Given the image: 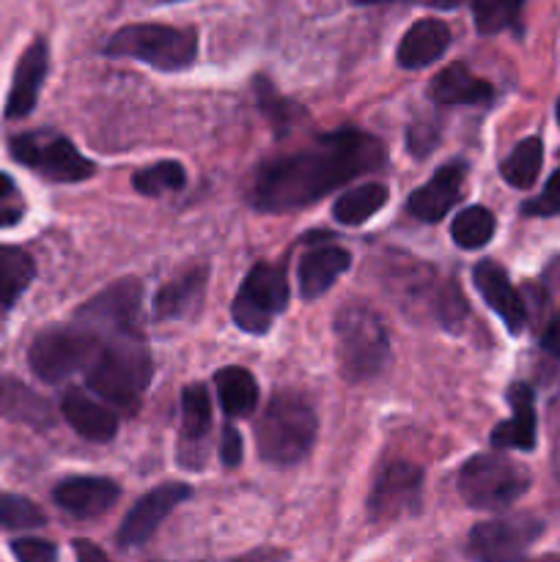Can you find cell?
I'll list each match as a JSON object with an SVG mask.
<instances>
[{
    "mask_svg": "<svg viewBox=\"0 0 560 562\" xmlns=\"http://www.w3.org/2000/svg\"><path fill=\"white\" fill-rule=\"evenodd\" d=\"M220 459H223L225 467H239L242 437L234 426L223 428V437H220Z\"/></svg>",
    "mask_w": 560,
    "mask_h": 562,
    "instance_id": "obj_37",
    "label": "cell"
},
{
    "mask_svg": "<svg viewBox=\"0 0 560 562\" xmlns=\"http://www.w3.org/2000/svg\"><path fill=\"white\" fill-rule=\"evenodd\" d=\"M212 428V401L203 384H187L181 393V459H195V470L203 464L201 445Z\"/></svg>",
    "mask_w": 560,
    "mask_h": 562,
    "instance_id": "obj_24",
    "label": "cell"
},
{
    "mask_svg": "<svg viewBox=\"0 0 560 562\" xmlns=\"http://www.w3.org/2000/svg\"><path fill=\"white\" fill-rule=\"evenodd\" d=\"M256 97H258V108H261V113L267 115L278 130H285V126H289V119H300L302 115L300 104L280 97V93L272 88V82L264 80V77H256Z\"/></svg>",
    "mask_w": 560,
    "mask_h": 562,
    "instance_id": "obj_34",
    "label": "cell"
},
{
    "mask_svg": "<svg viewBox=\"0 0 560 562\" xmlns=\"http://www.w3.org/2000/svg\"><path fill=\"white\" fill-rule=\"evenodd\" d=\"M522 9H525V0H472L475 31L483 33V36L519 31Z\"/></svg>",
    "mask_w": 560,
    "mask_h": 562,
    "instance_id": "obj_31",
    "label": "cell"
},
{
    "mask_svg": "<svg viewBox=\"0 0 560 562\" xmlns=\"http://www.w3.org/2000/svg\"><path fill=\"white\" fill-rule=\"evenodd\" d=\"M152 382V357L143 335H115L99 340V351L86 371V387L115 409L132 412L141 406Z\"/></svg>",
    "mask_w": 560,
    "mask_h": 562,
    "instance_id": "obj_2",
    "label": "cell"
},
{
    "mask_svg": "<svg viewBox=\"0 0 560 562\" xmlns=\"http://www.w3.org/2000/svg\"><path fill=\"white\" fill-rule=\"evenodd\" d=\"M214 387H217L220 406L228 417H247L256 412L258 404V384L250 371L239 366H228L217 371L214 376Z\"/></svg>",
    "mask_w": 560,
    "mask_h": 562,
    "instance_id": "obj_27",
    "label": "cell"
},
{
    "mask_svg": "<svg viewBox=\"0 0 560 562\" xmlns=\"http://www.w3.org/2000/svg\"><path fill=\"white\" fill-rule=\"evenodd\" d=\"M530 488V472L503 456H472L459 472V492L470 508L503 510Z\"/></svg>",
    "mask_w": 560,
    "mask_h": 562,
    "instance_id": "obj_6",
    "label": "cell"
},
{
    "mask_svg": "<svg viewBox=\"0 0 560 562\" xmlns=\"http://www.w3.org/2000/svg\"><path fill=\"white\" fill-rule=\"evenodd\" d=\"M104 55L141 60L159 71H184L198 58V31L159 22H135L119 27L104 42Z\"/></svg>",
    "mask_w": 560,
    "mask_h": 562,
    "instance_id": "obj_5",
    "label": "cell"
},
{
    "mask_svg": "<svg viewBox=\"0 0 560 562\" xmlns=\"http://www.w3.org/2000/svg\"><path fill=\"white\" fill-rule=\"evenodd\" d=\"M49 69V47L44 38H36L31 47L22 53L20 64L14 69V80H11L9 99H5V119H25L33 108H36L38 91L47 77Z\"/></svg>",
    "mask_w": 560,
    "mask_h": 562,
    "instance_id": "obj_16",
    "label": "cell"
},
{
    "mask_svg": "<svg viewBox=\"0 0 560 562\" xmlns=\"http://www.w3.org/2000/svg\"><path fill=\"white\" fill-rule=\"evenodd\" d=\"M450 27L443 20H417L406 27V33L401 36L399 49H395V60L404 69H426L434 60L443 58L450 47Z\"/></svg>",
    "mask_w": 560,
    "mask_h": 562,
    "instance_id": "obj_18",
    "label": "cell"
},
{
    "mask_svg": "<svg viewBox=\"0 0 560 562\" xmlns=\"http://www.w3.org/2000/svg\"><path fill=\"white\" fill-rule=\"evenodd\" d=\"M190 497L192 488L187 483H165V486H157L148 494H143L132 505L130 514L124 516V521H121L119 536H115L119 547H141V543H146L159 530L165 516L179 508L181 503H187Z\"/></svg>",
    "mask_w": 560,
    "mask_h": 562,
    "instance_id": "obj_13",
    "label": "cell"
},
{
    "mask_svg": "<svg viewBox=\"0 0 560 562\" xmlns=\"http://www.w3.org/2000/svg\"><path fill=\"white\" fill-rule=\"evenodd\" d=\"M472 280H475L478 294L483 296L489 307L503 318L511 335H519L527 324V307L519 291L511 283L508 272L500 267L497 261H481L472 269Z\"/></svg>",
    "mask_w": 560,
    "mask_h": 562,
    "instance_id": "obj_15",
    "label": "cell"
},
{
    "mask_svg": "<svg viewBox=\"0 0 560 562\" xmlns=\"http://www.w3.org/2000/svg\"><path fill=\"white\" fill-rule=\"evenodd\" d=\"M388 187L377 184V181L355 187L333 203V217L344 225H362L388 203Z\"/></svg>",
    "mask_w": 560,
    "mask_h": 562,
    "instance_id": "obj_28",
    "label": "cell"
},
{
    "mask_svg": "<svg viewBox=\"0 0 560 562\" xmlns=\"http://www.w3.org/2000/svg\"><path fill=\"white\" fill-rule=\"evenodd\" d=\"M544 165V143L538 137H525L500 165V173L516 190H530Z\"/></svg>",
    "mask_w": 560,
    "mask_h": 562,
    "instance_id": "obj_29",
    "label": "cell"
},
{
    "mask_svg": "<svg viewBox=\"0 0 560 562\" xmlns=\"http://www.w3.org/2000/svg\"><path fill=\"white\" fill-rule=\"evenodd\" d=\"M522 214H527V217H555V214H560V168L549 176L541 195L522 206Z\"/></svg>",
    "mask_w": 560,
    "mask_h": 562,
    "instance_id": "obj_35",
    "label": "cell"
},
{
    "mask_svg": "<svg viewBox=\"0 0 560 562\" xmlns=\"http://www.w3.org/2000/svg\"><path fill=\"white\" fill-rule=\"evenodd\" d=\"M494 231H497V220L486 206H467L450 223V236L461 250H478L492 241Z\"/></svg>",
    "mask_w": 560,
    "mask_h": 562,
    "instance_id": "obj_30",
    "label": "cell"
},
{
    "mask_svg": "<svg viewBox=\"0 0 560 562\" xmlns=\"http://www.w3.org/2000/svg\"><path fill=\"white\" fill-rule=\"evenodd\" d=\"M508 404L514 417L494 426L492 445L497 450H533L536 448V395L530 384H511Z\"/></svg>",
    "mask_w": 560,
    "mask_h": 562,
    "instance_id": "obj_20",
    "label": "cell"
},
{
    "mask_svg": "<svg viewBox=\"0 0 560 562\" xmlns=\"http://www.w3.org/2000/svg\"><path fill=\"white\" fill-rule=\"evenodd\" d=\"M0 417L11 423H20L27 428H53L55 412L44 395L22 384L20 379L0 376Z\"/></svg>",
    "mask_w": 560,
    "mask_h": 562,
    "instance_id": "obj_22",
    "label": "cell"
},
{
    "mask_svg": "<svg viewBox=\"0 0 560 562\" xmlns=\"http://www.w3.org/2000/svg\"><path fill=\"white\" fill-rule=\"evenodd\" d=\"M558 124H560V99H558Z\"/></svg>",
    "mask_w": 560,
    "mask_h": 562,
    "instance_id": "obj_45",
    "label": "cell"
},
{
    "mask_svg": "<svg viewBox=\"0 0 560 562\" xmlns=\"http://www.w3.org/2000/svg\"><path fill=\"white\" fill-rule=\"evenodd\" d=\"M97 351L99 340L77 324H69V327L44 329L42 335H36L27 349V362L42 382L60 384L71 373L88 371Z\"/></svg>",
    "mask_w": 560,
    "mask_h": 562,
    "instance_id": "obj_7",
    "label": "cell"
},
{
    "mask_svg": "<svg viewBox=\"0 0 560 562\" xmlns=\"http://www.w3.org/2000/svg\"><path fill=\"white\" fill-rule=\"evenodd\" d=\"M349 250H344L338 245H322L307 250L302 256L300 269H296L302 300H318V296L327 294L335 280L349 269Z\"/></svg>",
    "mask_w": 560,
    "mask_h": 562,
    "instance_id": "obj_21",
    "label": "cell"
},
{
    "mask_svg": "<svg viewBox=\"0 0 560 562\" xmlns=\"http://www.w3.org/2000/svg\"><path fill=\"white\" fill-rule=\"evenodd\" d=\"M335 360L346 382L377 379L390 362V335L382 316L368 305H346L335 316Z\"/></svg>",
    "mask_w": 560,
    "mask_h": 562,
    "instance_id": "obj_3",
    "label": "cell"
},
{
    "mask_svg": "<svg viewBox=\"0 0 560 562\" xmlns=\"http://www.w3.org/2000/svg\"><path fill=\"white\" fill-rule=\"evenodd\" d=\"M47 525V516L20 494H0V527L3 530H38Z\"/></svg>",
    "mask_w": 560,
    "mask_h": 562,
    "instance_id": "obj_33",
    "label": "cell"
},
{
    "mask_svg": "<svg viewBox=\"0 0 560 562\" xmlns=\"http://www.w3.org/2000/svg\"><path fill=\"white\" fill-rule=\"evenodd\" d=\"M187 184V170L181 162L173 159H163V162H154L148 168H141L132 176V187H135L141 195L159 198L165 192H179Z\"/></svg>",
    "mask_w": 560,
    "mask_h": 562,
    "instance_id": "obj_32",
    "label": "cell"
},
{
    "mask_svg": "<svg viewBox=\"0 0 560 562\" xmlns=\"http://www.w3.org/2000/svg\"><path fill=\"white\" fill-rule=\"evenodd\" d=\"M121 497V488L108 477H66L53 488L58 508L77 519H91L113 508Z\"/></svg>",
    "mask_w": 560,
    "mask_h": 562,
    "instance_id": "obj_17",
    "label": "cell"
},
{
    "mask_svg": "<svg viewBox=\"0 0 560 562\" xmlns=\"http://www.w3.org/2000/svg\"><path fill=\"white\" fill-rule=\"evenodd\" d=\"M141 307L143 289L135 278L113 283L110 289L99 291L93 300L77 311L75 324L97 340L115 338V335H141Z\"/></svg>",
    "mask_w": 560,
    "mask_h": 562,
    "instance_id": "obj_10",
    "label": "cell"
},
{
    "mask_svg": "<svg viewBox=\"0 0 560 562\" xmlns=\"http://www.w3.org/2000/svg\"><path fill=\"white\" fill-rule=\"evenodd\" d=\"M522 562H560V554H544V558H536V560H522Z\"/></svg>",
    "mask_w": 560,
    "mask_h": 562,
    "instance_id": "obj_44",
    "label": "cell"
},
{
    "mask_svg": "<svg viewBox=\"0 0 560 562\" xmlns=\"http://www.w3.org/2000/svg\"><path fill=\"white\" fill-rule=\"evenodd\" d=\"M382 165L384 146L377 137L360 130H335L302 151L264 162L253 181L250 201L258 212H294Z\"/></svg>",
    "mask_w": 560,
    "mask_h": 562,
    "instance_id": "obj_1",
    "label": "cell"
},
{
    "mask_svg": "<svg viewBox=\"0 0 560 562\" xmlns=\"http://www.w3.org/2000/svg\"><path fill=\"white\" fill-rule=\"evenodd\" d=\"M464 181L467 165L461 159L443 165L432 181H426L421 190L412 192L410 201H406V212L421 220V223H439L464 198Z\"/></svg>",
    "mask_w": 560,
    "mask_h": 562,
    "instance_id": "obj_14",
    "label": "cell"
},
{
    "mask_svg": "<svg viewBox=\"0 0 560 562\" xmlns=\"http://www.w3.org/2000/svg\"><path fill=\"white\" fill-rule=\"evenodd\" d=\"M289 305V280L275 263H256L242 280L231 305L236 327L247 335H264Z\"/></svg>",
    "mask_w": 560,
    "mask_h": 562,
    "instance_id": "obj_8",
    "label": "cell"
},
{
    "mask_svg": "<svg viewBox=\"0 0 560 562\" xmlns=\"http://www.w3.org/2000/svg\"><path fill=\"white\" fill-rule=\"evenodd\" d=\"M544 521L530 514L503 516L472 527L467 552L478 562H522L527 549L541 538Z\"/></svg>",
    "mask_w": 560,
    "mask_h": 562,
    "instance_id": "obj_11",
    "label": "cell"
},
{
    "mask_svg": "<svg viewBox=\"0 0 560 562\" xmlns=\"http://www.w3.org/2000/svg\"><path fill=\"white\" fill-rule=\"evenodd\" d=\"M541 349L547 351V355L560 357V313L552 318V322H549L547 333H544V338H541Z\"/></svg>",
    "mask_w": 560,
    "mask_h": 562,
    "instance_id": "obj_39",
    "label": "cell"
},
{
    "mask_svg": "<svg viewBox=\"0 0 560 562\" xmlns=\"http://www.w3.org/2000/svg\"><path fill=\"white\" fill-rule=\"evenodd\" d=\"M206 267H192L168 280L154 296V316L179 318L190 313L201 302L203 289H206Z\"/></svg>",
    "mask_w": 560,
    "mask_h": 562,
    "instance_id": "obj_25",
    "label": "cell"
},
{
    "mask_svg": "<svg viewBox=\"0 0 560 562\" xmlns=\"http://www.w3.org/2000/svg\"><path fill=\"white\" fill-rule=\"evenodd\" d=\"M11 157L25 165V168L38 170L44 179L64 181V184H75V181L91 179L97 173V165L82 157L75 143L69 137L58 135V132L16 135L11 140Z\"/></svg>",
    "mask_w": 560,
    "mask_h": 562,
    "instance_id": "obj_9",
    "label": "cell"
},
{
    "mask_svg": "<svg viewBox=\"0 0 560 562\" xmlns=\"http://www.w3.org/2000/svg\"><path fill=\"white\" fill-rule=\"evenodd\" d=\"M20 217H22L20 209H3V212H0V228H9V225H16V223H20Z\"/></svg>",
    "mask_w": 560,
    "mask_h": 562,
    "instance_id": "obj_42",
    "label": "cell"
},
{
    "mask_svg": "<svg viewBox=\"0 0 560 562\" xmlns=\"http://www.w3.org/2000/svg\"><path fill=\"white\" fill-rule=\"evenodd\" d=\"M355 5H384V3H412V5H426V9L450 11L459 9L464 0H351Z\"/></svg>",
    "mask_w": 560,
    "mask_h": 562,
    "instance_id": "obj_38",
    "label": "cell"
},
{
    "mask_svg": "<svg viewBox=\"0 0 560 562\" xmlns=\"http://www.w3.org/2000/svg\"><path fill=\"white\" fill-rule=\"evenodd\" d=\"M11 552L20 562H58V549L42 538H16Z\"/></svg>",
    "mask_w": 560,
    "mask_h": 562,
    "instance_id": "obj_36",
    "label": "cell"
},
{
    "mask_svg": "<svg viewBox=\"0 0 560 562\" xmlns=\"http://www.w3.org/2000/svg\"><path fill=\"white\" fill-rule=\"evenodd\" d=\"M11 192H14V181H11L5 173H0V201H3V198H9Z\"/></svg>",
    "mask_w": 560,
    "mask_h": 562,
    "instance_id": "obj_43",
    "label": "cell"
},
{
    "mask_svg": "<svg viewBox=\"0 0 560 562\" xmlns=\"http://www.w3.org/2000/svg\"><path fill=\"white\" fill-rule=\"evenodd\" d=\"M60 415L88 442H110L115 437V431H119V417L104 404H97L93 398H88L82 390H69L64 395V401H60Z\"/></svg>",
    "mask_w": 560,
    "mask_h": 562,
    "instance_id": "obj_23",
    "label": "cell"
},
{
    "mask_svg": "<svg viewBox=\"0 0 560 562\" xmlns=\"http://www.w3.org/2000/svg\"><path fill=\"white\" fill-rule=\"evenodd\" d=\"M285 554L280 549H256L250 554H242V558L228 560V562H283ZM152 562H163V560H152Z\"/></svg>",
    "mask_w": 560,
    "mask_h": 562,
    "instance_id": "obj_41",
    "label": "cell"
},
{
    "mask_svg": "<svg viewBox=\"0 0 560 562\" xmlns=\"http://www.w3.org/2000/svg\"><path fill=\"white\" fill-rule=\"evenodd\" d=\"M318 420L313 406L296 393H278L256 423V448L267 464L294 467L311 453Z\"/></svg>",
    "mask_w": 560,
    "mask_h": 562,
    "instance_id": "obj_4",
    "label": "cell"
},
{
    "mask_svg": "<svg viewBox=\"0 0 560 562\" xmlns=\"http://www.w3.org/2000/svg\"><path fill=\"white\" fill-rule=\"evenodd\" d=\"M423 470L412 461H388L373 477L368 494V516L371 521H393L412 514L421 505Z\"/></svg>",
    "mask_w": 560,
    "mask_h": 562,
    "instance_id": "obj_12",
    "label": "cell"
},
{
    "mask_svg": "<svg viewBox=\"0 0 560 562\" xmlns=\"http://www.w3.org/2000/svg\"><path fill=\"white\" fill-rule=\"evenodd\" d=\"M428 97L443 108H456V104L483 108L494 102V86L472 75L464 64H450L428 82Z\"/></svg>",
    "mask_w": 560,
    "mask_h": 562,
    "instance_id": "obj_19",
    "label": "cell"
},
{
    "mask_svg": "<svg viewBox=\"0 0 560 562\" xmlns=\"http://www.w3.org/2000/svg\"><path fill=\"white\" fill-rule=\"evenodd\" d=\"M75 558L77 562H110L108 554L91 541H75Z\"/></svg>",
    "mask_w": 560,
    "mask_h": 562,
    "instance_id": "obj_40",
    "label": "cell"
},
{
    "mask_svg": "<svg viewBox=\"0 0 560 562\" xmlns=\"http://www.w3.org/2000/svg\"><path fill=\"white\" fill-rule=\"evenodd\" d=\"M33 278H36L33 258L20 247L0 245V324L5 322L16 300L25 294Z\"/></svg>",
    "mask_w": 560,
    "mask_h": 562,
    "instance_id": "obj_26",
    "label": "cell"
}]
</instances>
